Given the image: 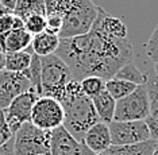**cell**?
<instances>
[{
  "label": "cell",
  "mask_w": 158,
  "mask_h": 155,
  "mask_svg": "<svg viewBox=\"0 0 158 155\" xmlns=\"http://www.w3.org/2000/svg\"><path fill=\"white\" fill-rule=\"evenodd\" d=\"M56 54L69 66L74 80L96 75L107 81L132 59L134 49L127 38L107 34L95 20L87 34L61 39Z\"/></svg>",
  "instance_id": "6da1fadb"
},
{
  "label": "cell",
  "mask_w": 158,
  "mask_h": 155,
  "mask_svg": "<svg viewBox=\"0 0 158 155\" xmlns=\"http://www.w3.org/2000/svg\"><path fill=\"white\" fill-rule=\"evenodd\" d=\"M61 104L64 108L62 125L78 142H82L88 129L100 121L95 107H93L92 99H89L85 95H81L76 99L64 101Z\"/></svg>",
  "instance_id": "7a4b0ae2"
},
{
  "label": "cell",
  "mask_w": 158,
  "mask_h": 155,
  "mask_svg": "<svg viewBox=\"0 0 158 155\" xmlns=\"http://www.w3.org/2000/svg\"><path fill=\"white\" fill-rule=\"evenodd\" d=\"M73 80L69 66L57 54L41 57V86L42 96L53 97L61 101L66 85Z\"/></svg>",
  "instance_id": "3957f363"
},
{
  "label": "cell",
  "mask_w": 158,
  "mask_h": 155,
  "mask_svg": "<svg viewBox=\"0 0 158 155\" xmlns=\"http://www.w3.org/2000/svg\"><path fill=\"white\" fill-rule=\"evenodd\" d=\"M52 131H45L27 121L14 135L15 155H49Z\"/></svg>",
  "instance_id": "277c9868"
},
{
  "label": "cell",
  "mask_w": 158,
  "mask_h": 155,
  "mask_svg": "<svg viewBox=\"0 0 158 155\" xmlns=\"http://www.w3.org/2000/svg\"><path fill=\"white\" fill-rule=\"evenodd\" d=\"M150 112V100L146 85H138L128 96L118 100L115 107V121L145 120Z\"/></svg>",
  "instance_id": "5b68a950"
},
{
  "label": "cell",
  "mask_w": 158,
  "mask_h": 155,
  "mask_svg": "<svg viewBox=\"0 0 158 155\" xmlns=\"http://www.w3.org/2000/svg\"><path fill=\"white\" fill-rule=\"evenodd\" d=\"M30 123L35 127L52 131L64 124V108L58 100L48 96H39L31 111Z\"/></svg>",
  "instance_id": "8992f818"
},
{
  "label": "cell",
  "mask_w": 158,
  "mask_h": 155,
  "mask_svg": "<svg viewBox=\"0 0 158 155\" xmlns=\"http://www.w3.org/2000/svg\"><path fill=\"white\" fill-rule=\"evenodd\" d=\"M111 134V145L112 146H124L135 145L150 138L149 128L145 120L135 121H111L108 124Z\"/></svg>",
  "instance_id": "52a82bcc"
},
{
  "label": "cell",
  "mask_w": 158,
  "mask_h": 155,
  "mask_svg": "<svg viewBox=\"0 0 158 155\" xmlns=\"http://www.w3.org/2000/svg\"><path fill=\"white\" fill-rule=\"evenodd\" d=\"M39 95L34 91L24 92L22 95L12 100L10 103V105L4 108V116L7 120V124L11 128L12 134L15 135V132L20 128V125L23 123H27L31 119V111L35 101L38 100Z\"/></svg>",
  "instance_id": "ba28073f"
},
{
  "label": "cell",
  "mask_w": 158,
  "mask_h": 155,
  "mask_svg": "<svg viewBox=\"0 0 158 155\" xmlns=\"http://www.w3.org/2000/svg\"><path fill=\"white\" fill-rule=\"evenodd\" d=\"M28 91H33V88L24 71L15 73L6 69L0 70V109L7 108L15 97Z\"/></svg>",
  "instance_id": "9c48e42d"
},
{
  "label": "cell",
  "mask_w": 158,
  "mask_h": 155,
  "mask_svg": "<svg viewBox=\"0 0 158 155\" xmlns=\"http://www.w3.org/2000/svg\"><path fill=\"white\" fill-rule=\"evenodd\" d=\"M81 142L72 136L64 125L52 129L49 155H80Z\"/></svg>",
  "instance_id": "30bf717a"
},
{
  "label": "cell",
  "mask_w": 158,
  "mask_h": 155,
  "mask_svg": "<svg viewBox=\"0 0 158 155\" xmlns=\"http://www.w3.org/2000/svg\"><path fill=\"white\" fill-rule=\"evenodd\" d=\"M81 143H84L96 155L106 151L108 147H111V134L108 124L99 121L95 125H92L84 135Z\"/></svg>",
  "instance_id": "8fae6325"
},
{
  "label": "cell",
  "mask_w": 158,
  "mask_h": 155,
  "mask_svg": "<svg viewBox=\"0 0 158 155\" xmlns=\"http://www.w3.org/2000/svg\"><path fill=\"white\" fill-rule=\"evenodd\" d=\"M31 39L33 35L26 28H14L4 34H0V47L6 54L22 51L31 45Z\"/></svg>",
  "instance_id": "7c38bea8"
},
{
  "label": "cell",
  "mask_w": 158,
  "mask_h": 155,
  "mask_svg": "<svg viewBox=\"0 0 158 155\" xmlns=\"http://www.w3.org/2000/svg\"><path fill=\"white\" fill-rule=\"evenodd\" d=\"M61 38L57 34H53L48 30L33 35L31 39V47L33 51L39 57H46L50 54H56L60 46Z\"/></svg>",
  "instance_id": "4fadbf2b"
},
{
  "label": "cell",
  "mask_w": 158,
  "mask_h": 155,
  "mask_svg": "<svg viewBox=\"0 0 158 155\" xmlns=\"http://www.w3.org/2000/svg\"><path fill=\"white\" fill-rule=\"evenodd\" d=\"M157 140L149 139L135 145H124V146H112L108 147L106 151L98 155H153L156 149Z\"/></svg>",
  "instance_id": "5bb4252c"
},
{
  "label": "cell",
  "mask_w": 158,
  "mask_h": 155,
  "mask_svg": "<svg viewBox=\"0 0 158 155\" xmlns=\"http://www.w3.org/2000/svg\"><path fill=\"white\" fill-rule=\"evenodd\" d=\"M93 107L98 113L102 123L110 124L114 121V115H115V107H116V100L110 95L107 91H103L100 95L95 96L92 99Z\"/></svg>",
  "instance_id": "9a60e30c"
},
{
  "label": "cell",
  "mask_w": 158,
  "mask_h": 155,
  "mask_svg": "<svg viewBox=\"0 0 158 155\" xmlns=\"http://www.w3.org/2000/svg\"><path fill=\"white\" fill-rule=\"evenodd\" d=\"M14 15L23 22L31 15H46V7L44 0H16Z\"/></svg>",
  "instance_id": "2e32d148"
},
{
  "label": "cell",
  "mask_w": 158,
  "mask_h": 155,
  "mask_svg": "<svg viewBox=\"0 0 158 155\" xmlns=\"http://www.w3.org/2000/svg\"><path fill=\"white\" fill-rule=\"evenodd\" d=\"M44 2L46 7V16L58 15L64 19L65 15L89 0H44Z\"/></svg>",
  "instance_id": "e0dca14e"
},
{
  "label": "cell",
  "mask_w": 158,
  "mask_h": 155,
  "mask_svg": "<svg viewBox=\"0 0 158 155\" xmlns=\"http://www.w3.org/2000/svg\"><path fill=\"white\" fill-rule=\"evenodd\" d=\"M31 55L33 54L22 50V51H15V53H7L6 54V62H4V69L8 71H15V73H22L27 70L31 62Z\"/></svg>",
  "instance_id": "ac0fdd59"
},
{
  "label": "cell",
  "mask_w": 158,
  "mask_h": 155,
  "mask_svg": "<svg viewBox=\"0 0 158 155\" xmlns=\"http://www.w3.org/2000/svg\"><path fill=\"white\" fill-rule=\"evenodd\" d=\"M136 86L138 85L132 84V82H127V81L119 80V78H115V77L106 81V91L108 92L116 101L123 99L126 96H128L130 93H132L136 89Z\"/></svg>",
  "instance_id": "d6986e66"
},
{
  "label": "cell",
  "mask_w": 158,
  "mask_h": 155,
  "mask_svg": "<svg viewBox=\"0 0 158 155\" xmlns=\"http://www.w3.org/2000/svg\"><path fill=\"white\" fill-rule=\"evenodd\" d=\"M115 78H119V80H123L127 82H132V84H135V85L146 84V73L141 71L132 62L123 65V66L116 71Z\"/></svg>",
  "instance_id": "ffe728a7"
},
{
  "label": "cell",
  "mask_w": 158,
  "mask_h": 155,
  "mask_svg": "<svg viewBox=\"0 0 158 155\" xmlns=\"http://www.w3.org/2000/svg\"><path fill=\"white\" fill-rule=\"evenodd\" d=\"M27 78L31 82V88L34 92H37L39 96H42V86H41V57L37 54L31 55V62L27 70H24Z\"/></svg>",
  "instance_id": "44dd1931"
},
{
  "label": "cell",
  "mask_w": 158,
  "mask_h": 155,
  "mask_svg": "<svg viewBox=\"0 0 158 155\" xmlns=\"http://www.w3.org/2000/svg\"><path fill=\"white\" fill-rule=\"evenodd\" d=\"M80 82H81L82 93L85 96H88L89 99H93L95 96L100 95L103 91H106V81L100 77H96V75L85 77Z\"/></svg>",
  "instance_id": "7402d4cb"
},
{
  "label": "cell",
  "mask_w": 158,
  "mask_h": 155,
  "mask_svg": "<svg viewBox=\"0 0 158 155\" xmlns=\"http://www.w3.org/2000/svg\"><path fill=\"white\" fill-rule=\"evenodd\" d=\"M48 27V22H46V15H31L24 20V28L30 32L31 35L39 34V32L45 31Z\"/></svg>",
  "instance_id": "603a6c76"
},
{
  "label": "cell",
  "mask_w": 158,
  "mask_h": 155,
  "mask_svg": "<svg viewBox=\"0 0 158 155\" xmlns=\"http://www.w3.org/2000/svg\"><path fill=\"white\" fill-rule=\"evenodd\" d=\"M145 50H146V54L150 58V61L157 63L158 62V24L154 27L150 38L147 39V42L145 43Z\"/></svg>",
  "instance_id": "cb8c5ba5"
},
{
  "label": "cell",
  "mask_w": 158,
  "mask_h": 155,
  "mask_svg": "<svg viewBox=\"0 0 158 155\" xmlns=\"http://www.w3.org/2000/svg\"><path fill=\"white\" fill-rule=\"evenodd\" d=\"M146 89L149 93L150 101L158 103V75L156 74L154 69H150L146 73Z\"/></svg>",
  "instance_id": "d4e9b609"
},
{
  "label": "cell",
  "mask_w": 158,
  "mask_h": 155,
  "mask_svg": "<svg viewBox=\"0 0 158 155\" xmlns=\"http://www.w3.org/2000/svg\"><path fill=\"white\" fill-rule=\"evenodd\" d=\"M14 138V134L11 131V128L8 127L4 116V111L0 109V146L6 145L7 142H10Z\"/></svg>",
  "instance_id": "484cf974"
},
{
  "label": "cell",
  "mask_w": 158,
  "mask_h": 155,
  "mask_svg": "<svg viewBox=\"0 0 158 155\" xmlns=\"http://www.w3.org/2000/svg\"><path fill=\"white\" fill-rule=\"evenodd\" d=\"M46 22H48L46 30L58 35L61 31V27H62V18L58 15H48L46 16Z\"/></svg>",
  "instance_id": "4316f807"
},
{
  "label": "cell",
  "mask_w": 158,
  "mask_h": 155,
  "mask_svg": "<svg viewBox=\"0 0 158 155\" xmlns=\"http://www.w3.org/2000/svg\"><path fill=\"white\" fill-rule=\"evenodd\" d=\"M0 155H15L14 153V138L6 145L0 146Z\"/></svg>",
  "instance_id": "83f0119b"
},
{
  "label": "cell",
  "mask_w": 158,
  "mask_h": 155,
  "mask_svg": "<svg viewBox=\"0 0 158 155\" xmlns=\"http://www.w3.org/2000/svg\"><path fill=\"white\" fill-rule=\"evenodd\" d=\"M16 6V0H0V7L8 10L10 12H14Z\"/></svg>",
  "instance_id": "f1b7e54d"
},
{
  "label": "cell",
  "mask_w": 158,
  "mask_h": 155,
  "mask_svg": "<svg viewBox=\"0 0 158 155\" xmlns=\"http://www.w3.org/2000/svg\"><path fill=\"white\" fill-rule=\"evenodd\" d=\"M80 155H96V154L93 153V151L89 150L88 147L84 145V143H81V154Z\"/></svg>",
  "instance_id": "f546056e"
},
{
  "label": "cell",
  "mask_w": 158,
  "mask_h": 155,
  "mask_svg": "<svg viewBox=\"0 0 158 155\" xmlns=\"http://www.w3.org/2000/svg\"><path fill=\"white\" fill-rule=\"evenodd\" d=\"M4 62H6V53L0 47V70L4 69Z\"/></svg>",
  "instance_id": "4dcf8cb0"
},
{
  "label": "cell",
  "mask_w": 158,
  "mask_h": 155,
  "mask_svg": "<svg viewBox=\"0 0 158 155\" xmlns=\"http://www.w3.org/2000/svg\"><path fill=\"white\" fill-rule=\"evenodd\" d=\"M153 155H158V140H157V145H156V149L153 151Z\"/></svg>",
  "instance_id": "1f68e13d"
},
{
  "label": "cell",
  "mask_w": 158,
  "mask_h": 155,
  "mask_svg": "<svg viewBox=\"0 0 158 155\" xmlns=\"http://www.w3.org/2000/svg\"><path fill=\"white\" fill-rule=\"evenodd\" d=\"M153 69H154V71H156V74L158 75V62L154 63V67H153Z\"/></svg>",
  "instance_id": "d6a6232c"
}]
</instances>
